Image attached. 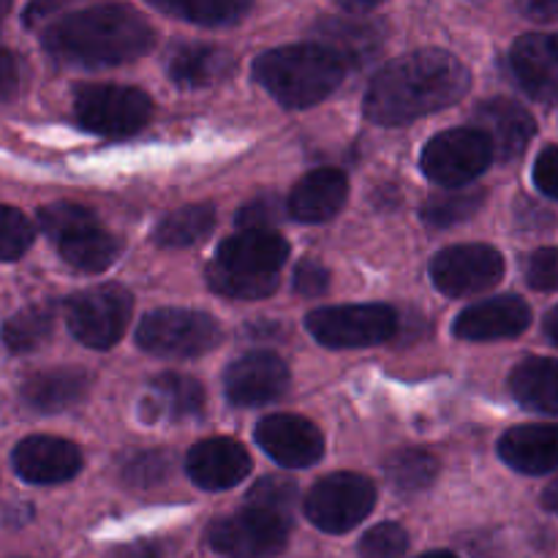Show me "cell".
Returning a JSON list of instances; mask_svg holds the SVG:
<instances>
[{
	"label": "cell",
	"mask_w": 558,
	"mask_h": 558,
	"mask_svg": "<svg viewBox=\"0 0 558 558\" xmlns=\"http://www.w3.org/2000/svg\"><path fill=\"white\" fill-rule=\"evenodd\" d=\"M112 558H163V550L158 543H134L114 550Z\"/></svg>",
	"instance_id": "cell-43"
},
{
	"label": "cell",
	"mask_w": 558,
	"mask_h": 558,
	"mask_svg": "<svg viewBox=\"0 0 558 558\" xmlns=\"http://www.w3.org/2000/svg\"><path fill=\"white\" fill-rule=\"evenodd\" d=\"M534 183L545 196L558 199V145L545 147L534 163Z\"/></svg>",
	"instance_id": "cell-41"
},
{
	"label": "cell",
	"mask_w": 558,
	"mask_h": 558,
	"mask_svg": "<svg viewBox=\"0 0 558 558\" xmlns=\"http://www.w3.org/2000/svg\"><path fill=\"white\" fill-rule=\"evenodd\" d=\"M341 9L347 11V14H365V11L376 9V3H341Z\"/></svg>",
	"instance_id": "cell-49"
},
{
	"label": "cell",
	"mask_w": 558,
	"mask_h": 558,
	"mask_svg": "<svg viewBox=\"0 0 558 558\" xmlns=\"http://www.w3.org/2000/svg\"><path fill=\"white\" fill-rule=\"evenodd\" d=\"M125 485L131 488H156V485H163L172 474V458H169L167 450H145L131 456L129 461L120 469Z\"/></svg>",
	"instance_id": "cell-33"
},
{
	"label": "cell",
	"mask_w": 558,
	"mask_h": 558,
	"mask_svg": "<svg viewBox=\"0 0 558 558\" xmlns=\"http://www.w3.org/2000/svg\"><path fill=\"white\" fill-rule=\"evenodd\" d=\"M349 196V180L341 169H314L289 194V216L305 223H322L336 216Z\"/></svg>",
	"instance_id": "cell-21"
},
{
	"label": "cell",
	"mask_w": 558,
	"mask_h": 558,
	"mask_svg": "<svg viewBox=\"0 0 558 558\" xmlns=\"http://www.w3.org/2000/svg\"><path fill=\"white\" fill-rule=\"evenodd\" d=\"M545 332L550 336V341L558 343V305L554 311H550L548 316H545Z\"/></svg>",
	"instance_id": "cell-48"
},
{
	"label": "cell",
	"mask_w": 558,
	"mask_h": 558,
	"mask_svg": "<svg viewBox=\"0 0 558 558\" xmlns=\"http://www.w3.org/2000/svg\"><path fill=\"white\" fill-rule=\"evenodd\" d=\"M38 218H41L44 232H47L54 243H60V240H65L69 234L80 232L82 227L96 221V216H93L90 210H85V207L80 205H71V202H54V205L41 207Z\"/></svg>",
	"instance_id": "cell-35"
},
{
	"label": "cell",
	"mask_w": 558,
	"mask_h": 558,
	"mask_svg": "<svg viewBox=\"0 0 558 558\" xmlns=\"http://www.w3.org/2000/svg\"><path fill=\"white\" fill-rule=\"evenodd\" d=\"M543 505H545V510L558 512V477L554 480V483L548 485V488H545V494H543Z\"/></svg>",
	"instance_id": "cell-47"
},
{
	"label": "cell",
	"mask_w": 558,
	"mask_h": 558,
	"mask_svg": "<svg viewBox=\"0 0 558 558\" xmlns=\"http://www.w3.org/2000/svg\"><path fill=\"white\" fill-rule=\"evenodd\" d=\"M466 65L441 49H420L392 60L371 80L365 118L379 125H403L450 107L469 90Z\"/></svg>",
	"instance_id": "cell-1"
},
{
	"label": "cell",
	"mask_w": 558,
	"mask_h": 558,
	"mask_svg": "<svg viewBox=\"0 0 558 558\" xmlns=\"http://www.w3.org/2000/svg\"><path fill=\"white\" fill-rule=\"evenodd\" d=\"M430 278L447 298H469L505 278V256L490 245H452L430 262Z\"/></svg>",
	"instance_id": "cell-12"
},
{
	"label": "cell",
	"mask_w": 558,
	"mask_h": 558,
	"mask_svg": "<svg viewBox=\"0 0 558 558\" xmlns=\"http://www.w3.org/2000/svg\"><path fill=\"white\" fill-rule=\"evenodd\" d=\"M156 31L129 5H93L52 22L44 31V47L58 60L87 69L120 65L147 54Z\"/></svg>",
	"instance_id": "cell-2"
},
{
	"label": "cell",
	"mask_w": 558,
	"mask_h": 558,
	"mask_svg": "<svg viewBox=\"0 0 558 558\" xmlns=\"http://www.w3.org/2000/svg\"><path fill=\"white\" fill-rule=\"evenodd\" d=\"M376 505V488L368 477L338 472L319 480L305 496V515L327 534H343L363 523Z\"/></svg>",
	"instance_id": "cell-9"
},
{
	"label": "cell",
	"mask_w": 558,
	"mask_h": 558,
	"mask_svg": "<svg viewBox=\"0 0 558 558\" xmlns=\"http://www.w3.org/2000/svg\"><path fill=\"white\" fill-rule=\"evenodd\" d=\"M488 191H456V194H436L423 205V221L434 229L456 227V223L469 221L480 207L485 205Z\"/></svg>",
	"instance_id": "cell-32"
},
{
	"label": "cell",
	"mask_w": 558,
	"mask_h": 558,
	"mask_svg": "<svg viewBox=\"0 0 558 558\" xmlns=\"http://www.w3.org/2000/svg\"><path fill=\"white\" fill-rule=\"evenodd\" d=\"M526 14L537 16V20H554V16H558V0H539V3H529Z\"/></svg>",
	"instance_id": "cell-45"
},
{
	"label": "cell",
	"mask_w": 558,
	"mask_h": 558,
	"mask_svg": "<svg viewBox=\"0 0 558 558\" xmlns=\"http://www.w3.org/2000/svg\"><path fill=\"white\" fill-rule=\"evenodd\" d=\"M93 379L85 368H47L27 376L22 385V401L44 414L63 412L80 403L90 390Z\"/></svg>",
	"instance_id": "cell-23"
},
{
	"label": "cell",
	"mask_w": 558,
	"mask_h": 558,
	"mask_svg": "<svg viewBox=\"0 0 558 558\" xmlns=\"http://www.w3.org/2000/svg\"><path fill=\"white\" fill-rule=\"evenodd\" d=\"M131 311H134V298L129 289L120 283H104L74 294L65 303V322L85 347L104 352L123 338Z\"/></svg>",
	"instance_id": "cell-7"
},
{
	"label": "cell",
	"mask_w": 558,
	"mask_h": 558,
	"mask_svg": "<svg viewBox=\"0 0 558 558\" xmlns=\"http://www.w3.org/2000/svg\"><path fill=\"white\" fill-rule=\"evenodd\" d=\"M245 332H248L251 338H256V341H262V338L267 341V338L281 336V325H278V322H262V325L259 322H254V325H248V330Z\"/></svg>",
	"instance_id": "cell-44"
},
{
	"label": "cell",
	"mask_w": 558,
	"mask_h": 558,
	"mask_svg": "<svg viewBox=\"0 0 558 558\" xmlns=\"http://www.w3.org/2000/svg\"><path fill=\"white\" fill-rule=\"evenodd\" d=\"M74 114L93 134L131 136L153 118V101L140 87L76 85Z\"/></svg>",
	"instance_id": "cell-5"
},
{
	"label": "cell",
	"mask_w": 558,
	"mask_h": 558,
	"mask_svg": "<svg viewBox=\"0 0 558 558\" xmlns=\"http://www.w3.org/2000/svg\"><path fill=\"white\" fill-rule=\"evenodd\" d=\"M251 510H262V512H272V515L289 518L292 515L294 505H298V485L292 480L283 477H265L248 490L245 496Z\"/></svg>",
	"instance_id": "cell-34"
},
{
	"label": "cell",
	"mask_w": 558,
	"mask_h": 558,
	"mask_svg": "<svg viewBox=\"0 0 558 558\" xmlns=\"http://www.w3.org/2000/svg\"><path fill=\"white\" fill-rule=\"evenodd\" d=\"M529 325H532V308L526 300L505 294L469 305L456 319L452 330L461 341H501V338L521 336Z\"/></svg>",
	"instance_id": "cell-16"
},
{
	"label": "cell",
	"mask_w": 558,
	"mask_h": 558,
	"mask_svg": "<svg viewBox=\"0 0 558 558\" xmlns=\"http://www.w3.org/2000/svg\"><path fill=\"white\" fill-rule=\"evenodd\" d=\"M316 38L322 47L332 49L349 69H360L385 47V27L379 22L347 20V16H327L314 25Z\"/></svg>",
	"instance_id": "cell-20"
},
{
	"label": "cell",
	"mask_w": 558,
	"mask_h": 558,
	"mask_svg": "<svg viewBox=\"0 0 558 558\" xmlns=\"http://www.w3.org/2000/svg\"><path fill=\"white\" fill-rule=\"evenodd\" d=\"M0 87H3V101H11L16 90V60L9 49L3 52V63H0Z\"/></svg>",
	"instance_id": "cell-42"
},
{
	"label": "cell",
	"mask_w": 558,
	"mask_h": 558,
	"mask_svg": "<svg viewBox=\"0 0 558 558\" xmlns=\"http://www.w3.org/2000/svg\"><path fill=\"white\" fill-rule=\"evenodd\" d=\"M213 227H216V210L210 205H189L169 213L156 227L153 240L161 248H185V245L205 240L213 232Z\"/></svg>",
	"instance_id": "cell-27"
},
{
	"label": "cell",
	"mask_w": 558,
	"mask_h": 558,
	"mask_svg": "<svg viewBox=\"0 0 558 558\" xmlns=\"http://www.w3.org/2000/svg\"><path fill=\"white\" fill-rule=\"evenodd\" d=\"M526 278L539 292H556L558 289V248H543L532 256L526 267Z\"/></svg>",
	"instance_id": "cell-39"
},
{
	"label": "cell",
	"mask_w": 558,
	"mask_h": 558,
	"mask_svg": "<svg viewBox=\"0 0 558 558\" xmlns=\"http://www.w3.org/2000/svg\"><path fill=\"white\" fill-rule=\"evenodd\" d=\"M294 289L305 298H322L330 289V270L314 259L300 262L298 270H294Z\"/></svg>",
	"instance_id": "cell-40"
},
{
	"label": "cell",
	"mask_w": 558,
	"mask_h": 558,
	"mask_svg": "<svg viewBox=\"0 0 558 558\" xmlns=\"http://www.w3.org/2000/svg\"><path fill=\"white\" fill-rule=\"evenodd\" d=\"M349 65L322 44H289L256 58L254 80L289 109H305L330 96Z\"/></svg>",
	"instance_id": "cell-3"
},
{
	"label": "cell",
	"mask_w": 558,
	"mask_h": 558,
	"mask_svg": "<svg viewBox=\"0 0 558 558\" xmlns=\"http://www.w3.org/2000/svg\"><path fill=\"white\" fill-rule=\"evenodd\" d=\"M185 469L199 488L227 490L248 477L251 456L240 441L218 436V439H205L191 447Z\"/></svg>",
	"instance_id": "cell-17"
},
{
	"label": "cell",
	"mask_w": 558,
	"mask_h": 558,
	"mask_svg": "<svg viewBox=\"0 0 558 558\" xmlns=\"http://www.w3.org/2000/svg\"><path fill=\"white\" fill-rule=\"evenodd\" d=\"M512 71L523 90L543 104L558 101V49L554 36L529 33L512 44Z\"/></svg>",
	"instance_id": "cell-18"
},
{
	"label": "cell",
	"mask_w": 558,
	"mask_h": 558,
	"mask_svg": "<svg viewBox=\"0 0 558 558\" xmlns=\"http://www.w3.org/2000/svg\"><path fill=\"white\" fill-rule=\"evenodd\" d=\"M510 390L518 403L545 414H558V360L532 357L510 376Z\"/></svg>",
	"instance_id": "cell-25"
},
{
	"label": "cell",
	"mask_w": 558,
	"mask_h": 558,
	"mask_svg": "<svg viewBox=\"0 0 558 558\" xmlns=\"http://www.w3.org/2000/svg\"><path fill=\"white\" fill-rule=\"evenodd\" d=\"M262 450L289 469L314 466L325 452V439L311 420L300 414H270L256 425Z\"/></svg>",
	"instance_id": "cell-13"
},
{
	"label": "cell",
	"mask_w": 558,
	"mask_h": 558,
	"mask_svg": "<svg viewBox=\"0 0 558 558\" xmlns=\"http://www.w3.org/2000/svg\"><path fill=\"white\" fill-rule=\"evenodd\" d=\"M496 150L488 134L480 129H447L425 145L423 172L434 183L458 189L472 183L494 161Z\"/></svg>",
	"instance_id": "cell-10"
},
{
	"label": "cell",
	"mask_w": 558,
	"mask_h": 558,
	"mask_svg": "<svg viewBox=\"0 0 558 558\" xmlns=\"http://www.w3.org/2000/svg\"><path fill=\"white\" fill-rule=\"evenodd\" d=\"M54 327V311L52 305H31V308L20 311L11 316L3 327V341L5 347L14 354L22 352H36Z\"/></svg>",
	"instance_id": "cell-30"
},
{
	"label": "cell",
	"mask_w": 558,
	"mask_h": 558,
	"mask_svg": "<svg viewBox=\"0 0 558 558\" xmlns=\"http://www.w3.org/2000/svg\"><path fill=\"white\" fill-rule=\"evenodd\" d=\"M305 327L330 349H360L390 341L398 332V314L390 305H336L319 308L305 319Z\"/></svg>",
	"instance_id": "cell-8"
},
{
	"label": "cell",
	"mask_w": 558,
	"mask_h": 558,
	"mask_svg": "<svg viewBox=\"0 0 558 558\" xmlns=\"http://www.w3.org/2000/svg\"><path fill=\"white\" fill-rule=\"evenodd\" d=\"M221 341V325L213 316L185 308H158L142 319L136 343L158 357H199Z\"/></svg>",
	"instance_id": "cell-6"
},
{
	"label": "cell",
	"mask_w": 558,
	"mask_h": 558,
	"mask_svg": "<svg viewBox=\"0 0 558 558\" xmlns=\"http://www.w3.org/2000/svg\"><path fill=\"white\" fill-rule=\"evenodd\" d=\"M223 387L238 407H262L289 390V368L278 354L251 352L229 365Z\"/></svg>",
	"instance_id": "cell-14"
},
{
	"label": "cell",
	"mask_w": 558,
	"mask_h": 558,
	"mask_svg": "<svg viewBox=\"0 0 558 558\" xmlns=\"http://www.w3.org/2000/svg\"><path fill=\"white\" fill-rule=\"evenodd\" d=\"M60 9V3H36V5H31V9H27V25H33V22H36V16H47V14H52V11H58Z\"/></svg>",
	"instance_id": "cell-46"
},
{
	"label": "cell",
	"mask_w": 558,
	"mask_h": 558,
	"mask_svg": "<svg viewBox=\"0 0 558 558\" xmlns=\"http://www.w3.org/2000/svg\"><path fill=\"white\" fill-rule=\"evenodd\" d=\"M11 466L27 483L54 485L80 474L82 452L58 436H27L14 447Z\"/></svg>",
	"instance_id": "cell-15"
},
{
	"label": "cell",
	"mask_w": 558,
	"mask_h": 558,
	"mask_svg": "<svg viewBox=\"0 0 558 558\" xmlns=\"http://www.w3.org/2000/svg\"><path fill=\"white\" fill-rule=\"evenodd\" d=\"M234 54L216 44H180L169 58V80L180 87H207L232 76Z\"/></svg>",
	"instance_id": "cell-24"
},
{
	"label": "cell",
	"mask_w": 558,
	"mask_h": 558,
	"mask_svg": "<svg viewBox=\"0 0 558 558\" xmlns=\"http://www.w3.org/2000/svg\"><path fill=\"white\" fill-rule=\"evenodd\" d=\"M163 14L183 16L196 25H232L251 11L245 0H156Z\"/></svg>",
	"instance_id": "cell-31"
},
{
	"label": "cell",
	"mask_w": 558,
	"mask_h": 558,
	"mask_svg": "<svg viewBox=\"0 0 558 558\" xmlns=\"http://www.w3.org/2000/svg\"><path fill=\"white\" fill-rule=\"evenodd\" d=\"M409 548V537L398 523H379L360 539V558H398Z\"/></svg>",
	"instance_id": "cell-36"
},
{
	"label": "cell",
	"mask_w": 558,
	"mask_h": 558,
	"mask_svg": "<svg viewBox=\"0 0 558 558\" xmlns=\"http://www.w3.org/2000/svg\"><path fill=\"white\" fill-rule=\"evenodd\" d=\"M58 248L60 256H63L74 270L101 272L118 259L120 251H123V243H120L114 234H109L107 229L98 227V221H93L87 223V227H82L80 232L60 240Z\"/></svg>",
	"instance_id": "cell-26"
},
{
	"label": "cell",
	"mask_w": 558,
	"mask_h": 558,
	"mask_svg": "<svg viewBox=\"0 0 558 558\" xmlns=\"http://www.w3.org/2000/svg\"><path fill=\"white\" fill-rule=\"evenodd\" d=\"M33 227L20 210L3 207V223H0V259L14 262L31 248Z\"/></svg>",
	"instance_id": "cell-37"
},
{
	"label": "cell",
	"mask_w": 558,
	"mask_h": 558,
	"mask_svg": "<svg viewBox=\"0 0 558 558\" xmlns=\"http://www.w3.org/2000/svg\"><path fill=\"white\" fill-rule=\"evenodd\" d=\"M554 44H556V49H558V33L554 36Z\"/></svg>",
	"instance_id": "cell-51"
},
{
	"label": "cell",
	"mask_w": 558,
	"mask_h": 558,
	"mask_svg": "<svg viewBox=\"0 0 558 558\" xmlns=\"http://www.w3.org/2000/svg\"><path fill=\"white\" fill-rule=\"evenodd\" d=\"M474 123H477L480 131L488 134V140L494 142L496 156H501L505 161L521 156L529 142H532L534 131H537V123L529 114V109H523L512 98H488V101H483L474 109Z\"/></svg>",
	"instance_id": "cell-19"
},
{
	"label": "cell",
	"mask_w": 558,
	"mask_h": 558,
	"mask_svg": "<svg viewBox=\"0 0 558 558\" xmlns=\"http://www.w3.org/2000/svg\"><path fill=\"white\" fill-rule=\"evenodd\" d=\"M507 466L523 474H545L558 466V425H518L499 441Z\"/></svg>",
	"instance_id": "cell-22"
},
{
	"label": "cell",
	"mask_w": 558,
	"mask_h": 558,
	"mask_svg": "<svg viewBox=\"0 0 558 558\" xmlns=\"http://www.w3.org/2000/svg\"><path fill=\"white\" fill-rule=\"evenodd\" d=\"M281 213L283 210L276 196H256L254 202L238 210V227L240 232H245V229H270L281 218Z\"/></svg>",
	"instance_id": "cell-38"
},
{
	"label": "cell",
	"mask_w": 558,
	"mask_h": 558,
	"mask_svg": "<svg viewBox=\"0 0 558 558\" xmlns=\"http://www.w3.org/2000/svg\"><path fill=\"white\" fill-rule=\"evenodd\" d=\"M420 558H458L456 554H450V550H436V554H425Z\"/></svg>",
	"instance_id": "cell-50"
},
{
	"label": "cell",
	"mask_w": 558,
	"mask_h": 558,
	"mask_svg": "<svg viewBox=\"0 0 558 558\" xmlns=\"http://www.w3.org/2000/svg\"><path fill=\"white\" fill-rule=\"evenodd\" d=\"M153 396L174 420L199 417L205 412V387L191 379V376L174 374V371L172 374H161L153 381Z\"/></svg>",
	"instance_id": "cell-28"
},
{
	"label": "cell",
	"mask_w": 558,
	"mask_h": 558,
	"mask_svg": "<svg viewBox=\"0 0 558 558\" xmlns=\"http://www.w3.org/2000/svg\"><path fill=\"white\" fill-rule=\"evenodd\" d=\"M207 543L227 558H276L289 543V518L248 507L213 523Z\"/></svg>",
	"instance_id": "cell-11"
},
{
	"label": "cell",
	"mask_w": 558,
	"mask_h": 558,
	"mask_svg": "<svg viewBox=\"0 0 558 558\" xmlns=\"http://www.w3.org/2000/svg\"><path fill=\"white\" fill-rule=\"evenodd\" d=\"M385 472L398 490L414 494V490H425L434 485V480L439 477V461L434 452L409 447V450H398L396 456H390Z\"/></svg>",
	"instance_id": "cell-29"
},
{
	"label": "cell",
	"mask_w": 558,
	"mask_h": 558,
	"mask_svg": "<svg viewBox=\"0 0 558 558\" xmlns=\"http://www.w3.org/2000/svg\"><path fill=\"white\" fill-rule=\"evenodd\" d=\"M289 259V243L272 229H245L218 245L207 267L213 292L234 300H259L278 289V270Z\"/></svg>",
	"instance_id": "cell-4"
}]
</instances>
